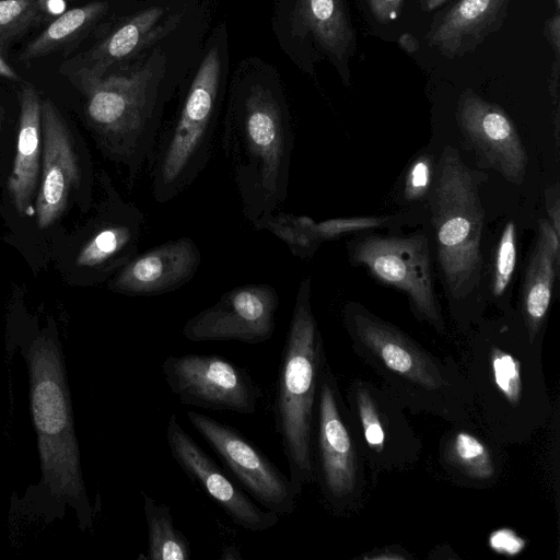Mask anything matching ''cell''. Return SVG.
I'll list each match as a JSON object with an SVG mask.
<instances>
[{
    "label": "cell",
    "mask_w": 560,
    "mask_h": 560,
    "mask_svg": "<svg viewBox=\"0 0 560 560\" xmlns=\"http://www.w3.org/2000/svg\"><path fill=\"white\" fill-rule=\"evenodd\" d=\"M349 260L364 267L384 285L405 293L415 316L445 331V323L434 292L429 238L424 232L408 236L366 234L347 244Z\"/></svg>",
    "instance_id": "cell-10"
},
{
    "label": "cell",
    "mask_w": 560,
    "mask_h": 560,
    "mask_svg": "<svg viewBox=\"0 0 560 560\" xmlns=\"http://www.w3.org/2000/svg\"><path fill=\"white\" fill-rule=\"evenodd\" d=\"M323 337L311 304V278L298 288L281 352L275 396V422L299 497L315 481L313 433L318 374L325 358Z\"/></svg>",
    "instance_id": "cell-5"
},
{
    "label": "cell",
    "mask_w": 560,
    "mask_h": 560,
    "mask_svg": "<svg viewBox=\"0 0 560 560\" xmlns=\"http://www.w3.org/2000/svg\"><path fill=\"white\" fill-rule=\"evenodd\" d=\"M245 219L255 226L288 198L293 133L277 94L255 85L232 105L222 135Z\"/></svg>",
    "instance_id": "cell-4"
},
{
    "label": "cell",
    "mask_w": 560,
    "mask_h": 560,
    "mask_svg": "<svg viewBox=\"0 0 560 560\" xmlns=\"http://www.w3.org/2000/svg\"><path fill=\"white\" fill-rule=\"evenodd\" d=\"M27 364L33 421L42 464L36 487L52 508L75 510L82 530L92 526L93 510L82 479L63 355L55 331L43 330L21 345ZM36 492V493H37Z\"/></svg>",
    "instance_id": "cell-3"
},
{
    "label": "cell",
    "mask_w": 560,
    "mask_h": 560,
    "mask_svg": "<svg viewBox=\"0 0 560 560\" xmlns=\"http://www.w3.org/2000/svg\"><path fill=\"white\" fill-rule=\"evenodd\" d=\"M347 408L361 456L374 474L404 470L419 459L421 438L406 408L384 385L354 378Z\"/></svg>",
    "instance_id": "cell-9"
},
{
    "label": "cell",
    "mask_w": 560,
    "mask_h": 560,
    "mask_svg": "<svg viewBox=\"0 0 560 560\" xmlns=\"http://www.w3.org/2000/svg\"><path fill=\"white\" fill-rule=\"evenodd\" d=\"M398 45L406 52H416L419 49V42L411 34H401L398 38Z\"/></svg>",
    "instance_id": "cell-34"
},
{
    "label": "cell",
    "mask_w": 560,
    "mask_h": 560,
    "mask_svg": "<svg viewBox=\"0 0 560 560\" xmlns=\"http://www.w3.org/2000/svg\"><path fill=\"white\" fill-rule=\"evenodd\" d=\"M342 323L354 352L411 413L451 423L475 419L472 393L456 360L434 355L359 303L345 305Z\"/></svg>",
    "instance_id": "cell-2"
},
{
    "label": "cell",
    "mask_w": 560,
    "mask_h": 560,
    "mask_svg": "<svg viewBox=\"0 0 560 560\" xmlns=\"http://www.w3.org/2000/svg\"><path fill=\"white\" fill-rule=\"evenodd\" d=\"M148 525V555L150 560H189L191 549L187 537L176 528L171 509L141 491Z\"/></svg>",
    "instance_id": "cell-24"
},
{
    "label": "cell",
    "mask_w": 560,
    "mask_h": 560,
    "mask_svg": "<svg viewBox=\"0 0 560 560\" xmlns=\"http://www.w3.org/2000/svg\"><path fill=\"white\" fill-rule=\"evenodd\" d=\"M201 262L197 243L183 236L136 254L109 281L116 293L153 296L178 290L192 280Z\"/></svg>",
    "instance_id": "cell-17"
},
{
    "label": "cell",
    "mask_w": 560,
    "mask_h": 560,
    "mask_svg": "<svg viewBox=\"0 0 560 560\" xmlns=\"http://www.w3.org/2000/svg\"><path fill=\"white\" fill-rule=\"evenodd\" d=\"M186 416L194 429L218 454L238 482L260 506L279 516L291 515L298 495L289 476L235 428L217 419L189 410Z\"/></svg>",
    "instance_id": "cell-12"
},
{
    "label": "cell",
    "mask_w": 560,
    "mask_h": 560,
    "mask_svg": "<svg viewBox=\"0 0 560 560\" xmlns=\"http://www.w3.org/2000/svg\"><path fill=\"white\" fill-rule=\"evenodd\" d=\"M374 18L381 23L395 21L402 9L404 0H366Z\"/></svg>",
    "instance_id": "cell-32"
},
{
    "label": "cell",
    "mask_w": 560,
    "mask_h": 560,
    "mask_svg": "<svg viewBox=\"0 0 560 560\" xmlns=\"http://www.w3.org/2000/svg\"><path fill=\"white\" fill-rule=\"evenodd\" d=\"M0 77L7 78L10 80H14V81L20 80V75L14 71V69L8 62H5V60L2 58L1 54H0Z\"/></svg>",
    "instance_id": "cell-35"
},
{
    "label": "cell",
    "mask_w": 560,
    "mask_h": 560,
    "mask_svg": "<svg viewBox=\"0 0 560 560\" xmlns=\"http://www.w3.org/2000/svg\"><path fill=\"white\" fill-rule=\"evenodd\" d=\"M457 364L474 397L475 420L502 444L529 441L550 420L541 346L523 326L486 328L462 350Z\"/></svg>",
    "instance_id": "cell-1"
},
{
    "label": "cell",
    "mask_w": 560,
    "mask_h": 560,
    "mask_svg": "<svg viewBox=\"0 0 560 560\" xmlns=\"http://www.w3.org/2000/svg\"><path fill=\"white\" fill-rule=\"evenodd\" d=\"M545 34L558 57L560 50V18L558 12L548 20Z\"/></svg>",
    "instance_id": "cell-33"
},
{
    "label": "cell",
    "mask_w": 560,
    "mask_h": 560,
    "mask_svg": "<svg viewBox=\"0 0 560 560\" xmlns=\"http://www.w3.org/2000/svg\"><path fill=\"white\" fill-rule=\"evenodd\" d=\"M79 252L75 264L108 275L125 266L138 250L145 214L135 205L113 199L110 211Z\"/></svg>",
    "instance_id": "cell-20"
},
{
    "label": "cell",
    "mask_w": 560,
    "mask_h": 560,
    "mask_svg": "<svg viewBox=\"0 0 560 560\" xmlns=\"http://www.w3.org/2000/svg\"><path fill=\"white\" fill-rule=\"evenodd\" d=\"M511 0H459L436 18L427 34L428 44L454 59L474 51L501 28Z\"/></svg>",
    "instance_id": "cell-18"
},
{
    "label": "cell",
    "mask_w": 560,
    "mask_h": 560,
    "mask_svg": "<svg viewBox=\"0 0 560 560\" xmlns=\"http://www.w3.org/2000/svg\"><path fill=\"white\" fill-rule=\"evenodd\" d=\"M435 173L430 153L419 154L409 165L402 185V198L407 202H419L428 198Z\"/></svg>",
    "instance_id": "cell-31"
},
{
    "label": "cell",
    "mask_w": 560,
    "mask_h": 560,
    "mask_svg": "<svg viewBox=\"0 0 560 560\" xmlns=\"http://www.w3.org/2000/svg\"><path fill=\"white\" fill-rule=\"evenodd\" d=\"M220 82V58L202 60L173 124L158 137L151 158L154 200L166 203L188 189L212 154Z\"/></svg>",
    "instance_id": "cell-7"
},
{
    "label": "cell",
    "mask_w": 560,
    "mask_h": 560,
    "mask_svg": "<svg viewBox=\"0 0 560 560\" xmlns=\"http://www.w3.org/2000/svg\"><path fill=\"white\" fill-rule=\"evenodd\" d=\"M456 119L480 165L494 170L512 184L523 183L528 163L526 149L500 106L467 90L459 97Z\"/></svg>",
    "instance_id": "cell-15"
},
{
    "label": "cell",
    "mask_w": 560,
    "mask_h": 560,
    "mask_svg": "<svg viewBox=\"0 0 560 560\" xmlns=\"http://www.w3.org/2000/svg\"><path fill=\"white\" fill-rule=\"evenodd\" d=\"M487 174L471 170L445 145L428 196L436 256L451 299L462 302L481 279L485 211L479 188Z\"/></svg>",
    "instance_id": "cell-6"
},
{
    "label": "cell",
    "mask_w": 560,
    "mask_h": 560,
    "mask_svg": "<svg viewBox=\"0 0 560 560\" xmlns=\"http://www.w3.org/2000/svg\"><path fill=\"white\" fill-rule=\"evenodd\" d=\"M475 419L453 423L441 439L439 453L444 470L463 486L486 488L502 472L498 447Z\"/></svg>",
    "instance_id": "cell-19"
},
{
    "label": "cell",
    "mask_w": 560,
    "mask_h": 560,
    "mask_svg": "<svg viewBox=\"0 0 560 560\" xmlns=\"http://www.w3.org/2000/svg\"><path fill=\"white\" fill-rule=\"evenodd\" d=\"M220 558L223 560H235L241 559L242 556L235 547L229 546L222 550V555Z\"/></svg>",
    "instance_id": "cell-36"
},
{
    "label": "cell",
    "mask_w": 560,
    "mask_h": 560,
    "mask_svg": "<svg viewBox=\"0 0 560 560\" xmlns=\"http://www.w3.org/2000/svg\"><path fill=\"white\" fill-rule=\"evenodd\" d=\"M42 150V102L36 89L25 84L21 95L16 153L8 179V189L15 209L23 217L35 214L33 198L39 179Z\"/></svg>",
    "instance_id": "cell-22"
},
{
    "label": "cell",
    "mask_w": 560,
    "mask_h": 560,
    "mask_svg": "<svg viewBox=\"0 0 560 560\" xmlns=\"http://www.w3.org/2000/svg\"><path fill=\"white\" fill-rule=\"evenodd\" d=\"M163 377L178 400L202 409L256 412L261 389L248 371L219 354L168 355Z\"/></svg>",
    "instance_id": "cell-11"
},
{
    "label": "cell",
    "mask_w": 560,
    "mask_h": 560,
    "mask_svg": "<svg viewBox=\"0 0 560 560\" xmlns=\"http://www.w3.org/2000/svg\"><path fill=\"white\" fill-rule=\"evenodd\" d=\"M313 457L315 481L326 504L335 512L353 508L365 487L364 460L326 355L318 374Z\"/></svg>",
    "instance_id": "cell-8"
},
{
    "label": "cell",
    "mask_w": 560,
    "mask_h": 560,
    "mask_svg": "<svg viewBox=\"0 0 560 560\" xmlns=\"http://www.w3.org/2000/svg\"><path fill=\"white\" fill-rule=\"evenodd\" d=\"M43 168L35 203L39 229L52 225L63 213L82 171L71 133L50 100L42 102Z\"/></svg>",
    "instance_id": "cell-16"
},
{
    "label": "cell",
    "mask_w": 560,
    "mask_h": 560,
    "mask_svg": "<svg viewBox=\"0 0 560 560\" xmlns=\"http://www.w3.org/2000/svg\"><path fill=\"white\" fill-rule=\"evenodd\" d=\"M162 14L163 10L159 7L149 8L136 14L97 48L94 52L95 65L91 69H83L80 75L102 77L106 65L129 56L138 48Z\"/></svg>",
    "instance_id": "cell-26"
},
{
    "label": "cell",
    "mask_w": 560,
    "mask_h": 560,
    "mask_svg": "<svg viewBox=\"0 0 560 560\" xmlns=\"http://www.w3.org/2000/svg\"><path fill=\"white\" fill-rule=\"evenodd\" d=\"M516 265V228L509 221L500 236L494 260L492 294L500 298L509 287Z\"/></svg>",
    "instance_id": "cell-30"
},
{
    "label": "cell",
    "mask_w": 560,
    "mask_h": 560,
    "mask_svg": "<svg viewBox=\"0 0 560 560\" xmlns=\"http://www.w3.org/2000/svg\"><path fill=\"white\" fill-rule=\"evenodd\" d=\"M165 438L172 457L238 527L260 533L275 527L279 515L257 505L200 445L184 430L175 413L171 415Z\"/></svg>",
    "instance_id": "cell-14"
},
{
    "label": "cell",
    "mask_w": 560,
    "mask_h": 560,
    "mask_svg": "<svg viewBox=\"0 0 560 560\" xmlns=\"http://www.w3.org/2000/svg\"><path fill=\"white\" fill-rule=\"evenodd\" d=\"M445 1L446 0H418V3L423 11H432Z\"/></svg>",
    "instance_id": "cell-37"
},
{
    "label": "cell",
    "mask_w": 560,
    "mask_h": 560,
    "mask_svg": "<svg viewBox=\"0 0 560 560\" xmlns=\"http://www.w3.org/2000/svg\"><path fill=\"white\" fill-rule=\"evenodd\" d=\"M301 15L326 51L338 60L348 59L355 37L342 0H302Z\"/></svg>",
    "instance_id": "cell-23"
},
{
    "label": "cell",
    "mask_w": 560,
    "mask_h": 560,
    "mask_svg": "<svg viewBox=\"0 0 560 560\" xmlns=\"http://www.w3.org/2000/svg\"><path fill=\"white\" fill-rule=\"evenodd\" d=\"M45 0H0V51L32 26L44 11Z\"/></svg>",
    "instance_id": "cell-29"
},
{
    "label": "cell",
    "mask_w": 560,
    "mask_h": 560,
    "mask_svg": "<svg viewBox=\"0 0 560 560\" xmlns=\"http://www.w3.org/2000/svg\"><path fill=\"white\" fill-rule=\"evenodd\" d=\"M279 304L276 288L268 283L238 285L189 318L182 334L192 342L262 343L275 334Z\"/></svg>",
    "instance_id": "cell-13"
},
{
    "label": "cell",
    "mask_w": 560,
    "mask_h": 560,
    "mask_svg": "<svg viewBox=\"0 0 560 560\" xmlns=\"http://www.w3.org/2000/svg\"><path fill=\"white\" fill-rule=\"evenodd\" d=\"M105 3L92 2L62 13L33 39L20 56L22 62L46 56L81 35L104 11Z\"/></svg>",
    "instance_id": "cell-25"
},
{
    "label": "cell",
    "mask_w": 560,
    "mask_h": 560,
    "mask_svg": "<svg viewBox=\"0 0 560 560\" xmlns=\"http://www.w3.org/2000/svg\"><path fill=\"white\" fill-rule=\"evenodd\" d=\"M560 266V234L547 219L538 221L522 291V323L529 341L540 345L555 278Z\"/></svg>",
    "instance_id": "cell-21"
},
{
    "label": "cell",
    "mask_w": 560,
    "mask_h": 560,
    "mask_svg": "<svg viewBox=\"0 0 560 560\" xmlns=\"http://www.w3.org/2000/svg\"><path fill=\"white\" fill-rule=\"evenodd\" d=\"M405 215L406 214L370 215L315 221L305 214H300V219L322 244L323 242L336 240L352 233L405 224L402 220Z\"/></svg>",
    "instance_id": "cell-28"
},
{
    "label": "cell",
    "mask_w": 560,
    "mask_h": 560,
    "mask_svg": "<svg viewBox=\"0 0 560 560\" xmlns=\"http://www.w3.org/2000/svg\"><path fill=\"white\" fill-rule=\"evenodd\" d=\"M254 228L258 231H267L281 240L292 255L301 259L311 258L320 246L298 214L277 210L264 217Z\"/></svg>",
    "instance_id": "cell-27"
}]
</instances>
